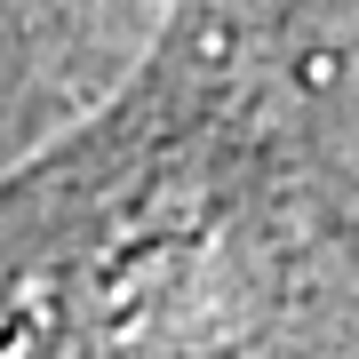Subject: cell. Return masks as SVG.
Segmentation results:
<instances>
[{
  "label": "cell",
  "mask_w": 359,
  "mask_h": 359,
  "mask_svg": "<svg viewBox=\"0 0 359 359\" xmlns=\"http://www.w3.org/2000/svg\"><path fill=\"white\" fill-rule=\"evenodd\" d=\"M295 80H304V88H335V80H344V56H335V48H311L304 65H295Z\"/></svg>",
  "instance_id": "cell-1"
},
{
  "label": "cell",
  "mask_w": 359,
  "mask_h": 359,
  "mask_svg": "<svg viewBox=\"0 0 359 359\" xmlns=\"http://www.w3.org/2000/svg\"><path fill=\"white\" fill-rule=\"evenodd\" d=\"M200 56L224 65V56H231V25H200Z\"/></svg>",
  "instance_id": "cell-2"
}]
</instances>
